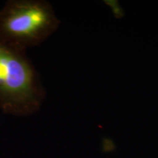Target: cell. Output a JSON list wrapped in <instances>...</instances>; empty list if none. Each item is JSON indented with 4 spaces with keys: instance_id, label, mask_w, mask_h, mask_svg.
I'll list each match as a JSON object with an SVG mask.
<instances>
[{
    "instance_id": "1",
    "label": "cell",
    "mask_w": 158,
    "mask_h": 158,
    "mask_svg": "<svg viewBox=\"0 0 158 158\" xmlns=\"http://www.w3.org/2000/svg\"><path fill=\"white\" fill-rule=\"evenodd\" d=\"M45 91L27 50L0 38V109L26 116L38 111Z\"/></svg>"
},
{
    "instance_id": "3",
    "label": "cell",
    "mask_w": 158,
    "mask_h": 158,
    "mask_svg": "<svg viewBox=\"0 0 158 158\" xmlns=\"http://www.w3.org/2000/svg\"><path fill=\"white\" fill-rule=\"evenodd\" d=\"M107 3H108V5H109L110 6V7H111L112 10H113L114 15H117V18H118V19L123 16L124 13L122 12V10H118L117 9V8H119V7H118V4L117 3V2H115V1L109 2V1H108Z\"/></svg>"
},
{
    "instance_id": "2",
    "label": "cell",
    "mask_w": 158,
    "mask_h": 158,
    "mask_svg": "<svg viewBox=\"0 0 158 158\" xmlns=\"http://www.w3.org/2000/svg\"><path fill=\"white\" fill-rule=\"evenodd\" d=\"M61 21L44 0H8L0 10V38L27 50L43 43Z\"/></svg>"
}]
</instances>
